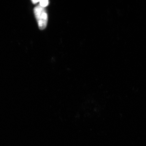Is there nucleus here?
Returning <instances> with one entry per match:
<instances>
[{
  "label": "nucleus",
  "mask_w": 146,
  "mask_h": 146,
  "mask_svg": "<svg viewBox=\"0 0 146 146\" xmlns=\"http://www.w3.org/2000/svg\"><path fill=\"white\" fill-rule=\"evenodd\" d=\"M34 13L40 30H43L46 27L48 15L44 8L38 5L34 9Z\"/></svg>",
  "instance_id": "f257e3e1"
},
{
  "label": "nucleus",
  "mask_w": 146,
  "mask_h": 146,
  "mask_svg": "<svg viewBox=\"0 0 146 146\" xmlns=\"http://www.w3.org/2000/svg\"><path fill=\"white\" fill-rule=\"evenodd\" d=\"M40 5L43 8H45L49 4V1L48 0H41L40 1Z\"/></svg>",
  "instance_id": "f03ea898"
},
{
  "label": "nucleus",
  "mask_w": 146,
  "mask_h": 146,
  "mask_svg": "<svg viewBox=\"0 0 146 146\" xmlns=\"http://www.w3.org/2000/svg\"><path fill=\"white\" fill-rule=\"evenodd\" d=\"M40 1H37V0H35V1H32V3L34 4H35L36 3L38 2H39Z\"/></svg>",
  "instance_id": "7ed1b4c3"
}]
</instances>
